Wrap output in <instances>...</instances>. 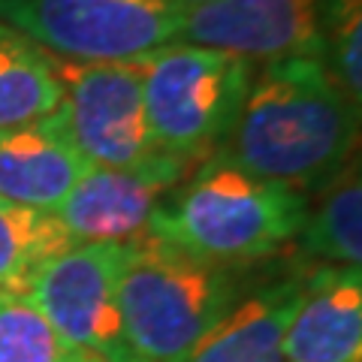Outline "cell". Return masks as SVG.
Here are the masks:
<instances>
[{"label":"cell","mask_w":362,"mask_h":362,"mask_svg":"<svg viewBox=\"0 0 362 362\" xmlns=\"http://www.w3.org/2000/svg\"><path fill=\"white\" fill-rule=\"evenodd\" d=\"M308 272L247 293L197 341L181 362H287L284 335L299 308Z\"/></svg>","instance_id":"12"},{"label":"cell","mask_w":362,"mask_h":362,"mask_svg":"<svg viewBox=\"0 0 362 362\" xmlns=\"http://www.w3.org/2000/svg\"><path fill=\"white\" fill-rule=\"evenodd\" d=\"M194 169L160 151L133 166H90L61 202L58 218L76 245H127Z\"/></svg>","instance_id":"9"},{"label":"cell","mask_w":362,"mask_h":362,"mask_svg":"<svg viewBox=\"0 0 362 362\" xmlns=\"http://www.w3.org/2000/svg\"><path fill=\"white\" fill-rule=\"evenodd\" d=\"M136 61L154 148L190 166L209 160L239 118L257 66L239 54L185 42Z\"/></svg>","instance_id":"4"},{"label":"cell","mask_w":362,"mask_h":362,"mask_svg":"<svg viewBox=\"0 0 362 362\" xmlns=\"http://www.w3.org/2000/svg\"><path fill=\"white\" fill-rule=\"evenodd\" d=\"M88 169L61 106L45 118L0 130V199L58 211Z\"/></svg>","instance_id":"10"},{"label":"cell","mask_w":362,"mask_h":362,"mask_svg":"<svg viewBox=\"0 0 362 362\" xmlns=\"http://www.w3.org/2000/svg\"><path fill=\"white\" fill-rule=\"evenodd\" d=\"M0 362H100L45 320L30 296L0 293Z\"/></svg>","instance_id":"16"},{"label":"cell","mask_w":362,"mask_h":362,"mask_svg":"<svg viewBox=\"0 0 362 362\" xmlns=\"http://www.w3.org/2000/svg\"><path fill=\"white\" fill-rule=\"evenodd\" d=\"M356 139L359 106L323 61L284 58L254 70L239 118L214 154L308 194L350 160Z\"/></svg>","instance_id":"1"},{"label":"cell","mask_w":362,"mask_h":362,"mask_svg":"<svg viewBox=\"0 0 362 362\" xmlns=\"http://www.w3.org/2000/svg\"><path fill=\"white\" fill-rule=\"evenodd\" d=\"M326 0H209L185 6L175 42L230 52L254 66L323 54Z\"/></svg>","instance_id":"8"},{"label":"cell","mask_w":362,"mask_h":362,"mask_svg":"<svg viewBox=\"0 0 362 362\" xmlns=\"http://www.w3.org/2000/svg\"><path fill=\"white\" fill-rule=\"evenodd\" d=\"M76 247L58 211L0 199V293L28 296L42 269Z\"/></svg>","instance_id":"13"},{"label":"cell","mask_w":362,"mask_h":362,"mask_svg":"<svg viewBox=\"0 0 362 362\" xmlns=\"http://www.w3.org/2000/svg\"><path fill=\"white\" fill-rule=\"evenodd\" d=\"M178 4H185V6H197V4H209V0H178Z\"/></svg>","instance_id":"18"},{"label":"cell","mask_w":362,"mask_h":362,"mask_svg":"<svg viewBox=\"0 0 362 362\" xmlns=\"http://www.w3.org/2000/svg\"><path fill=\"white\" fill-rule=\"evenodd\" d=\"M61 97L58 58L0 21V130L52 115Z\"/></svg>","instance_id":"14"},{"label":"cell","mask_w":362,"mask_h":362,"mask_svg":"<svg viewBox=\"0 0 362 362\" xmlns=\"http://www.w3.org/2000/svg\"><path fill=\"white\" fill-rule=\"evenodd\" d=\"M242 296V269L202 259L151 226L124 245L118 305L145 362H181Z\"/></svg>","instance_id":"3"},{"label":"cell","mask_w":362,"mask_h":362,"mask_svg":"<svg viewBox=\"0 0 362 362\" xmlns=\"http://www.w3.org/2000/svg\"><path fill=\"white\" fill-rule=\"evenodd\" d=\"M323 66L362 103V0H326L323 4Z\"/></svg>","instance_id":"17"},{"label":"cell","mask_w":362,"mask_h":362,"mask_svg":"<svg viewBox=\"0 0 362 362\" xmlns=\"http://www.w3.org/2000/svg\"><path fill=\"white\" fill-rule=\"evenodd\" d=\"M311 199L211 154L151 218V230L202 259L245 269L299 239Z\"/></svg>","instance_id":"2"},{"label":"cell","mask_w":362,"mask_h":362,"mask_svg":"<svg viewBox=\"0 0 362 362\" xmlns=\"http://www.w3.org/2000/svg\"><path fill=\"white\" fill-rule=\"evenodd\" d=\"M305 251L323 266H359L362 259V181L359 163H344L323 185V197L302 226Z\"/></svg>","instance_id":"15"},{"label":"cell","mask_w":362,"mask_h":362,"mask_svg":"<svg viewBox=\"0 0 362 362\" xmlns=\"http://www.w3.org/2000/svg\"><path fill=\"white\" fill-rule=\"evenodd\" d=\"M124 245H76L42 269L28 296L66 341L100 362H145L118 305Z\"/></svg>","instance_id":"6"},{"label":"cell","mask_w":362,"mask_h":362,"mask_svg":"<svg viewBox=\"0 0 362 362\" xmlns=\"http://www.w3.org/2000/svg\"><path fill=\"white\" fill-rule=\"evenodd\" d=\"M178 0H0V21L61 61H133L181 30Z\"/></svg>","instance_id":"5"},{"label":"cell","mask_w":362,"mask_h":362,"mask_svg":"<svg viewBox=\"0 0 362 362\" xmlns=\"http://www.w3.org/2000/svg\"><path fill=\"white\" fill-rule=\"evenodd\" d=\"M58 78L66 127L90 166H133L157 154L136 58L106 64L58 58Z\"/></svg>","instance_id":"7"},{"label":"cell","mask_w":362,"mask_h":362,"mask_svg":"<svg viewBox=\"0 0 362 362\" xmlns=\"http://www.w3.org/2000/svg\"><path fill=\"white\" fill-rule=\"evenodd\" d=\"M287 362H362L359 266L308 272L299 308L284 335Z\"/></svg>","instance_id":"11"}]
</instances>
